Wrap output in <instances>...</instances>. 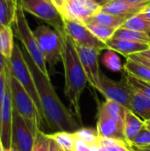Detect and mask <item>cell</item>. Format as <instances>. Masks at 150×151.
Returning a JSON list of instances; mask_svg holds the SVG:
<instances>
[{
    "instance_id": "cell-31",
    "label": "cell",
    "mask_w": 150,
    "mask_h": 151,
    "mask_svg": "<svg viewBox=\"0 0 150 151\" xmlns=\"http://www.w3.org/2000/svg\"><path fill=\"white\" fill-rule=\"evenodd\" d=\"M131 147L135 148H145L150 145V130H149L145 125L142 130L138 134V135L130 143Z\"/></svg>"
},
{
    "instance_id": "cell-33",
    "label": "cell",
    "mask_w": 150,
    "mask_h": 151,
    "mask_svg": "<svg viewBox=\"0 0 150 151\" xmlns=\"http://www.w3.org/2000/svg\"><path fill=\"white\" fill-rule=\"evenodd\" d=\"M11 72V67L10 65L0 74V113L2 110V106L4 104L6 89H7V85H8V74Z\"/></svg>"
},
{
    "instance_id": "cell-20",
    "label": "cell",
    "mask_w": 150,
    "mask_h": 151,
    "mask_svg": "<svg viewBox=\"0 0 150 151\" xmlns=\"http://www.w3.org/2000/svg\"><path fill=\"white\" fill-rule=\"evenodd\" d=\"M13 36L11 27L0 26V53L7 59L11 58L15 46Z\"/></svg>"
},
{
    "instance_id": "cell-42",
    "label": "cell",
    "mask_w": 150,
    "mask_h": 151,
    "mask_svg": "<svg viewBox=\"0 0 150 151\" xmlns=\"http://www.w3.org/2000/svg\"><path fill=\"white\" fill-rule=\"evenodd\" d=\"M132 148L137 151H150V148H135V147H132Z\"/></svg>"
},
{
    "instance_id": "cell-38",
    "label": "cell",
    "mask_w": 150,
    "mask_h": 151,
    "mask_svg": "<svg viewBox=\"0 0 150 151\" xmlns=\"http://www.w3.org/2000/svg\"><path fill=\"white\" fill-rule=\"evenodd\" d=\"M142 17H144L147 20L150 22V4L147 5L141 12H139Z\"/></svg>"
},
{
    "instance_id": "cell-51",
    "label": "cell",
    "mask_w": 150,
    "mask_h": 151,
    "mask_svg": "<svg viewBox=\"0 0 150 151\" xmlns=\"http://www.w3.org/2000/svg\"><path fill=\"white\" fill-rule=\"evenodd\" d=\"M145 148H150V145H149V147H145Z\"/></svg>"
},
{
    "instance_id": "cell-25",
    "label": "cell",
    "mask_w": 150,
    "mask_h": 151,
    "mask_svg": "<svg viewBox=\"0 0 150 151\" xmlns=\"http://www.w3.org/2000/svg\"><path fill=\"white\" fill-rule=\"evenodd\" d=\"M49 138L53 140L59 148L65 151L74 150V142H75V135L73 133L68 132H55L53 134H48Z\"/></svg>"
},
{
    "instance_id": "cell-4",
    "label": "cell",
    "mask_w": 150,
    "mask_h": 151,
    "mask_svg": "<svg viewBox=\"0 0 150 151\" xmlns=\"http://www.w3.org/2000/svg\"><path fill=\"white\" fill-rule=\"evenodd\" d=\"M12 28L14 29L16 37L21 42L23 48L28 53V55L33 59V61L34 62L36 66L39 68V70L45 76L50 78L44 56L36 41V38L33 33V30H31L27 21L25 12L22 9L21 5L19 4V7L17 11L16 19H15Z\"/></svg>"
},
{
    "instance_id": "cell-28",
    "label": "cell",
    "mask_w": 150,
    "mask_h": 151,
    "mask_svg": "<svg viewBox=\"0 0 150 151\" xmlns=\"http://www.w3.org/2000/svg\"><path fill=\"white\" fill-rule=\"evenodd\" d=\"M102 62L106 68L112 72H121V70L124 69V65H122L121 60L117 52L110 49L107 50L103 56Z\"/></svg>"
},
{
    "instance_id": "cell-23",
    "label": "cell",
    "mask_w": 150,
    "mask_h": 151,
    "mask_svg": "<svg viewBox=\"0 0 150 151\" xmlns=\"http://www.w3.org/2000/svg\"><path fill=\"white\" fill-rule=\"evenodd\" d=\"M112 38L150 44V37L148 33L138 32V31H134V30H131V29H127L124 27L118 28Z\"/></svg>"
},
{
    "instance_id": "cell-44",
    "label": "cell",
    "mask_w": 150,
    "mask_h": 151,
    "mask_svg": "<svg viewBox=\"0 0 150 151\" xmlns=\"http://www.w3.org/2000/svg\"><path fill=\"white\" fill-rule=\"evenodd\" d=\"M0 151H5L4 147H3V145H2V143H0Z\"/></svg>"
},
{
    "instance_id": "cell-7",
    "label": "cell",
    "mask_w": 150,
    "mask_h": 151,
    "mask_svg": "<svg viewBox=\"0 0 150 151\" xmlns=\"http://www.w3.org/2000/svg\"><path fill=\"white\" fill-rule=\"evenodd\" d=\"M24 12H27L48 23L53 28L65 35L64 19L53 5L48 0H18Z\"/></svg>"
},
{
    "instance_id": "cell-32",
    "label": "cell",
    "mask_w": 150,
    "mask_h": 151,
    "mask_svg": "<svg viewBox=\"0 0 150 151\" xmlns=\"http://www.w3.org/2000/svg\"><path fill=\"white\" fill-rule=\"evenodd\" d=\"M49 146L50 138L48 137V134L43 133L42 130H39L35 134L32 151H49Z\"/></svg>"
},
{
    "instance_id": "cell-19",
    "label": "cell",
    "mask_w": 150,
    "mask_h": 151,
    "mask_svg": "<svg viewBox=\"0 0 150 151\" xmlns=\"http://www.w3.org/2000/svg\"><path fill=\"white\" fill-rule=\"evenodd\" d=\"M142 120L150 119V98L133 89L132 111Z\"/></svg>"
},
{
    "instance_id": "cell-47",
    "label": "cell",
    "mask_w": 150,
    "mask_h": 151,
    "mask_svg": "<svg viewBox=\"0 0 150 151\" xmlns=\"http://www.w3.org/2000/svg\"><path fill=\"white\" fill-rule=\"evenodd\" d=\"M59 151H65V150H62L61 148H59Z\"/></svg>"
},
{
    "instance_id": "cell-50",
    "label": "cell",
    "mask_w": 150,
    "mask_h": 151,
    "mask_svg": "<svg viewBox=\"0 0 150 151\" xmlns=\"http://www.w3.org/2000/svg\"><path fill=\"white\" fill-rule=\"evenodd\" d=\"M0 143H2V142H1V137H0Z\"/></svg>"
},
{
    "instance_id": "cell-17",
    "label": "cell",
    "mask_w": 150,
    "mask_h": 151,
    "mask_svg": "<svg viewBox=\"0 0 150 151\" xmlns=\"http://www.w3.org/2000/svg\"><path fill=\"white\" fill-rule=\"evenodd\" d=\"M144 127H145L144 120H142L141 118L135 115L133 111H127L125 119V126H124V134L126 142L130 144Z\"/></svg>"
},
{
    "instance_id": "cell-48",
    "label": "cell",
    "mask_w": 150,
    "mask_h": 151,
    "mask_svg": "<svg viewBox=\"0 0 150 151\" xmlns=\"http://www.w3.org/2000/svg\"><path fill=\"white\" fill-rule=\"evenodd\" d=\"M132 150H133V151H137V150H135L134 149H133V148H132Z\"/></svg>"
},
{
    "instance_id": "cell-36",
    "label": "cell",
    "mask_w": 150,
    "mask_h": 151,
    "mask_svg": "<svg viewBox=\"0 0 150 151\" xmlns=\"http://www.w3.org/2000/svg\"><path fill=\"white\" fill-rule=\"evenodd\" d=\"M10 65V59L5 58L1 53H0V74Z\"/></svg>"
},
{
    "instance_id": "cell-6",
    "label": "cell",
    "mask_w": 150,
    "mask_h": 151,
    "mask_svg": "<svg viewBox=\"0 0 150 151\" xmlns=\"http://www.w3.org/2000/svg\"><path fill=\"white\" fill-rule=\"evenodd\" d=\"M10 67L12 76L19 82V84L32 97L40 112L41 117L44 120L41 102L38 96V93L36 90V87L34 81L31 70L25 59L22 50L16 43L13 49L12 55L10 58Z\"/></svg>"
},
{
    "instance_id": "cell-16",
    "label": "cell",
    "mask_w": 150,
    "mask_h": 151,
    "mask_svg": "<svg viewBox=\"0 0 150 151\" xmlns=\"http://www.w3.org/2000/svg\"><path fill=\"white\" fill-rule=\"evenodd\" d=\"M106 45L108 50H112L118 53L122 54L126 58L130 55L141 53L150 47V44L143 43V42H131L127 40L122 39H116L111 38L106 42Z\"/></svg>"
},
{
    "instance_id": "cell-26",
    "label": "cell",
    "mask_w": 150,
    "mask_h": 151,
    "mask_svg": "<svg viewBox=\"0 0 150 151\" xmlns=\"http://www.w3.org/2000/svg\"><path fill=\"white\" fill-rule=\"evenodd\" d=\"M120 27H124L138 32L149 33L150 31V22L147 20L144 17H142L140 13H138L128 18Z\"/></svg>"
},
{
    "instance_id": "cell-12",
    "label": "cell",
    "mask_w": 150,
    "mask_h": 151,
    "mask_svg": "<svg viewBox=\"0 0 150 151\" xmlns=\"http://www.w3.org/2000/svg\"><path fill=\"white\" fill-rule=\"evenodd\" d=\"M35 136L25 119L13 111L11 146L19 151H32Z\"/></svg>"
},
{
    "instance_id": "cell-18",
    "label": "cell",
    "mask_w": 150,
    "mask_h": 151,
    "mask_svg": "<svg viewBox=\"0 0 150 151\" xmlns=\"http://www.w3.org/2000/svg\"><path fill=\"white\" fill-rule=\"evenodd\" d=\"M18 7V0H0V26L13 27Z\"/></svg>"
},
{
    "instance_id": "cell-24",
    "label": "cell",
    "mask_w": 150,
    "mask_h": 151,
    "mask_svg": "<svg viewBox=\"0 0 150 151\" xmlns=\"http://www.w3.org/2000/svg\"><path fill=\"white\" fill-rule=\"evenodd\" d=\"M126 19H126L124 17L112 15V14L106 13V12L100 11L90 19L89 22H95V23H98V24H101V25H103L106 27H114V28L118 29L124 24V22Z\"/></svg>"
},
{
    "instance_id": "cell-52",
    "label": "cell",
    "mask_w": 150,
    "mask_h": 151,
    "mask_svg": "<svg viewBox=\"0 0 150 151\" xmlns=\"http://www.w3.org/2000/svg\"><path fill=\"white\" fill-rule=\"evenodd\" d=\"M48 1H50V0H48Z\"/></svg>"
},
{
    "instance_id": "cell-27",
    "label": "cell",
    "mask_w": 150,
    "mask_h": 151,
    "mask_svg": "<svg viewBox=\"0 0 150 151\" xmlns=\"http://www.w3.org/2000/svg\"><path fill=\"white\" fill-rule=\"evenodd\" d=\"M88 28L102 42H105L111 39L117 30V28L106 27L95 22H89L86 25Z\"/></svg>"
},
{
    "instance_id": "cell-15",
    "label": "cell",
    "mask_w": 150,
    "mask_h": 151,
    "mask_svg": "<svg viewBox=\"0 0 150 151\" xmlns=\"http://www.w3.org/2000/svg\"><path fill=\"white\" fill-rule=\"evenodd\" d=\"M148 4H135L128 0H111L101 7V11L112 15L128 19L141 12Z\"/></svg>"
},
{
    "instance_id": "cell-39",
    "label": "cell",
    "mask_w": 150,
    "mask_h": 151,
    "mask_svg": "<svg viewBox=\"0 0 150 151\" xmlns=\"http://www.w3.org/2000/svg\"><path fill=\"white\" fill-rule=\"evenodd\" d=\"M49 137V136H48ZM49 151H59V147L57 144L50 138V146H49Z\"/></svg>"
},
{
    "instance_id": "cell-46",
    "label": "cell",
    "mask_w": 150,
    "mask_h": 151,
    "mask_svg": "<svg viewBox=\"0 0 150 151\" xmlns=\"http://www.w3.org/2000/svg\"><path fill=\"white\" fill-rule=\"evenodd\" d=\"M146 125V124H145ZM146 127H147V128L149 129V130H150V125H146Z\"/></svg>"
},
{
    "instance_id": "cell-1",
    "label": "cell",
    "mask_w": 150,
    "mask_h": 151,
    "mask_svg": "<svg viewBox=\"0 0 150 151\" xmlns=\"http://www.w3.org/2000/svg\"><path fill=\"white\" fill-rule=\"evenodd\" d=\"M22 51L34 78L45 123L56 132L75 133L82 126L62 103L51 84L50 78L45 76L39 70L24 48Z\"/></svg>"
},
{
    "instance_id": "cell-13",
    "label": "cell",
    "mask_w": 150,
    "mask_h": 151,
    "mask_svg": "<svg viewBox=\"0 0 150 151\" xmlns=\"http://www.w3.org/2000/svg\"><path fill=\"white\" fill-rule=\"evenodd\" d=\"M8 74V85L0 113V137L2 145L4 150L11 147V134H12V123H13V106L11 101L9 76Z\"/></svg>"
},
{
    "instance_id": "cell-43",
    "label": "cell",
    "mask_w": 150,
    "mask_h": 151,
    "mask_svg": "<svg viewBox=\"0 0 150 151\" xmlns=\"http://www.w3.org/2000/svg\"><path fill=\"white\" fill-rule=\"evenodd\" d=\"M5 151H19V150H17L16 148H14V147H12V146H11V148H9L8 150H6Z\"/></svg>"
},
{
    "instance_id": "cell-14",
    "label": "cell",
    "mask_w": 150,
    "mask_h": 151,
    "mask_svg": "<svg viewBox=\"0 0 150 151\" xmlns=\"http://www.w3.org/2000/svg\"><path fill=\"white\" fill-rule=\"evenodd\" d=\"M124 126L125 123L97 111L96 130L100 138H111L127 142L124 134Z\"/></svg>"
},
{
    "instance_id": "cell-22",
    "label": "cell",
    "mask_w": 150,
    "mask_h": 151,
    "mask_svg": "<svg viewBox=\"0 0 150 151\" xmlns=\"http://www.w3.org/2000/svg\"><path fill=\"white\" fill-rule=\"evenodd\" d=\"M124 70L126 73L150 83V69L146 65L130 58H126L124 65Z\"/></svg>"
},
{
    "instance_id": "cell-29",
    "label": "cell",
    "mask_w": 150,
    "mask_h": 151,
    "mask_svg": "<svg viewBox=\"0 0 150 151\" xmlns=\"http://www.w3.org/2000/svg\"><path fill=\"white\" fill-rule=\"evenodd\" d=\"M125 78L127 83L137 92L150 98V83L141 81L127 73H125Z\"/></svg>"
},
{
    "instance_id": "cell-45",
    "label": "cell",
    "mask_w": 150,
    "mask_h": 151,
    "mask_svg": "<svg viewBox=\"0 0 150 151\" xmlns=\"http://www.w3.org/2000/svg\"><path fill=\"white\" fill-rule=\"evenodd\" d=\"M145 124H146V125H150V119L149 120H147V121H145Z\"/></svg>"
},
{
    "instance_id": "cell-8",
    "label": "cell",
    "mask_w": 150,
    "mask_h": 151,
    "mask_svg": "<svg viewBox=\"0 0 150 151\" xmlns=\"http://www.w3.org/2000/svg\"><path fill=\"white\" fill-rule=\"evenodd\" d=\"M99 92L106 100L118 103L126 110L132 111L133 89L126 80L115 81L101 73Z\"/></svg>"
},
{
    "instance_id": "cell-30",
    "label": "cell",
    "mask_w": 150,
    "mask_h": 151,
    "mask_svg": "<svg viewBox=\"0 0 150 151\" xmlns=\"http://www.w3.org/2000/svg\"><path fill=\"white\" fill-rule=\"evenodd\" d=\"M73 134L76 137L84 140L89 145L99 144L100 136L96 129L91 127H80Z\"/></svg>"
},
{
    "instance_id": "cell-37",
    "label": "cell",
    "mask_w": 150,
    "mask_h": 151,
    "mask_svg": "<svg viewBox=\"0 0 150 151\" xmlns=\"http://www.w3.org/2000/svg\"><path fill=\"white\" fill-rule=\"evenodd\" d=\"M50 2L53 4V5L57 9V11L59 12V13H61L62 9L66 2V0H50Z\"/></svg>"
},
{
    "instance_id": "cell-41",
    "label": "cell",
    "mask_w": 150,
    "mask_h": 151,
    "mask_svg": "<svg viewBox=\"0 0 150 151\" xmlns=\"http://www.w3.org/2000/svg\"><path fill=\"white\" fill-rule=\"evenodd\" d=\"M94 2H95L97 4H99L101 7L102 6H103L104 4H106L107 3H109L110 1H111V0H93Z\"/></svg>"
},
{
    "instance_id": "cell-49",
    "label": "cell",
    "mask_w": 150,
    "mask_h": 151,
    "mask_svg": "<svg viewBox=\"0 0 150 151\" xmlns=\"http://www.w3.org/2000/svg\"><path fill=\"white\" fill-rule=\"evenodd\" d=\"M148 34H149V37H150V31L149 32V33H148Z\"/></svg>"
},
{
    "instance_id": "cell-35",
    "label": "cell",
    "mask_w": 150,
    "mask_h": 151,
    "mask_svg": "<svg viewBox=\"0 0 150 151\" xmlns=\"http://www.w3.org/2000/svg\"><path fill=\"white\" fill-rule=\"evenodd\" d=\"M126 58H130L132 60H134L136 62H139L144 65H146L147 67H149L150 69V59L149 58H144L142 56H141L139 53H136V54H133V55H130L128 56Z\"/></svg>"
},
{
    "instance_id": "cell-40",
    "label": "cell",
    "mask_w": 150,
    "mask_h": 151,
    "mask_svg": "<svg viewBox=\"0 0 150 151\" xmlns=\"http://www.w3.org/2000/svg\"><path fill=\"white\" fill-rule=\"evenodd\" d=\"M139 54L141 56L144 57V58H149L150 59V47L148 50H144V51H142V52H141Z\"/></svg>"
},
{
    "instance_id": "cell-10",
    "label": "cell",
    "mask_w": 150,
    "mask_h": 151,
    "mask_svg": "<svg viewBox=\"0 0 150 151\" xmlns=\"http://www.w3.org/2000/svg\"><path fill=\"white\" fill-rule=\"evenodd\" d=\"M64 29L65 35L69 36L77 44L93 48L100 51L108 50L106 43L98 39L85 24L64 19Z\"/></svg>"
},
{
    "instance_id": "cell-53",
    "label": "cell",
    "mask_w": 150,
    "mask_h": 151,
    "mask_svg": "<svg viewBox=\"0 0 150 151\" xmlns=\"http://www.w3.org/2000/svg\"><path fill=\"white\" fill-rule=\"evenodd\" d=\"M73 151H74V150H73Z\"/></svg>"
},
{
    "instance_id": "cell-9",
    "label": "cell",
    "mask_w": 150,
    "mask_h": 151,
    "mask_svg": "<svg viewBox=\"0 0 150 151\" xmlns=\"http://www.w3.org/2000/svg\"><path fill=\"white\" fill-rule=\"evenodd\" d=\"M101 11V6L93 0H66L61 16L63 19L88 24Z\"/></svg>"
},
{
    "instance_id": "cell-34",
    "label": "cell",
    "mask_w": 150,
    "mask_h": 151,
    "mask_svg": "<svg viewBox=\"0 0 150 151\" xmlns=\"http://www.w3.org/2000/svg\"><path fill=\"white\" fill-rule=\"evenodd\" d=\"M89 147H90V145L88 142H86L84 140L75 136L74 151H88L89 150Z\"/></svg>"
},
{
    "instance_id": "cell-2",
    "label": "cell",
    "mask_w": 150,
    "mask_h": 151,
    "mask_svg": "<svg viewBox=\"0 0 150 151\" xmlns=\"http://www.w3.org/2000/svg\"><path fill=\"white\" fill-rule=\"evenodd\" d=\"M65 70V90L64 93L69 100L71 108L82 126L80 111V96L88 82L78 51L73 41L65 35V48L62 58Z\"/></svg>"
},
{
    "instance_id": "cell-21",
    "label": "cell",
    "mask_w": 150,
    "mask_h": 151,
    "mask_svg": "<svg viewBox=\"0 0 150 151\" xmlns=\"http://www.w3.org/2000/svg\"><path fill=\"white\" fill-rule=\"evenodd\" d=\"M103 113H105L106 115L125 123V119H126V116L127 113V111L124 106H122L121 104L112 102V101H109L106 100L104 103L98 105V110Z\"/></svg>"
},
{
    "instance_id": "cell-5",
    "label": "cell",
    "mask_w": 150,
    "mask_h": 151,
    "mask_svg": "<svg viewBox=\"0 0 150 151\" xmlns=\"http://www.w3.org/2000/svg\"><path fill=\"white\" fill-rule=\"evenodd\" d=\"M33 33L44 56L46 63L50 66V72L53 73L55 66L63 58L65 35L46 25L38 26L33 30Z\"/></svg>"
},
{
    "instance_id": "cell-3",
    "label": "cell",
    "mask_w": 150,
    "mask_h": 151,
    "mask_svg": "<svg viewBox=\"0 0 150 151\" xmlns=\"http://www.w3.org/2000/svg\"><path fill=\"white\" fill-rule=\"evenodd\" d=\"M9 82L13 111L25 119L35 136L36 133L41 130L43 119L32 97L12 76L11 73L9 76Z\"/></svg>"
},
{
    "instance_id": "cell-11",
    "label": "cell",
    "mask_w": 150,
    "mask_h": 151,
    "mask_svg": "<svg viewBox=\"0 0 150 151\" xmlns=\"http://www.w3.org/2000/svg\"><path fill=\"white\" fill-rule=\"evenodd\" d=\"M80 62L87 75L90 85L99 91L100 88V68H99V54L100 50L82 46L75 43Z\"/></svg>"
}]
</instances>
